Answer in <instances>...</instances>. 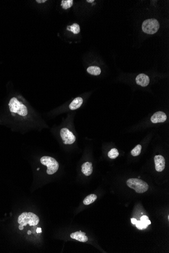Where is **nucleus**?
Wrapping results in <instances>:
<instances>
[{
    "label": "nucleus",
    "instance_id": "nucleus-1",
    "mask_svg": "<svg viewBox=\"0 0 169 253\" xmlns=\"http://www.w3.org/2000/svg\"><path fill=\"white\" fill-rule=\"evenodd\" d=\"M40 221L38 217L32 212H23L18 217V223L19 224V229L23 230V227L29 225L36 226Z\"/></svg>",
    "mask_w": 169,
    "mask_h": 253
},
{
    "label": "nucleus",
    "instance_id": "nucleus-2",
    "mask_svg": "<svg viewBox=\"0 0 169 253\" xmlns=\"http://www.w3.org/2000/svg\"><path fill=\"white\" fill-rule=\"evenodd\" d=\"M127 184L129 188L134 190L137 193L142 194L148 190V184L143 180L138 178H130L127 181Z\"/></svg>",
    "mask_w": 169,
    "mask_h": 253
},
{
    "label": "nucleus",
    "instance_id": "nucleus-3",
    "mask_svg": "<svg viewBox=\"0 0 169 253\" xmlns=\"http://www.w3.org/2000/svg\"><path fill=\"white\" fill-rule=\"evenodd\" d=\"M9 106L12 113H17L22 116H25L28 114L27 107L15 97L11 99L9 103Z\"/></svg>",
    "mask_w": 169,
    "mask_h": 253
},
{
    "label": "nucleus",
    "instance_id": "nucleus-4",
    "mask_svg": "<svg viewBox=\"0 0 169 253\" xmlns=\"http://www.w3.org/2000/svg\"><path fill=\"white\" fill-rule=\"evenodd\" d=\"M41 163L47 167V173L52 175L56 173L59 168V163L53 158L49 156H43L41 158Z\"/></svg>",
    "mask_w": 169,
    "mask_h": 253
},
{
    "label": "nucleus",
    "instance_id": "nucleus-5",
    "mask_svg": "<svg viewBox=\"0 0 169 253\" xmlns=\"http://www.w3.org/2000/svg\"><path fill=\"white\" fill-rule=\"evenodd\" d=\"M160 28L159 21L156 19H147L143 22L142 28L144 33L152 35L158 31Z\"/></svg>",
    "mask_w": 169,
    "mask_h": 253
},
{
    "label": "nucleus",
    "instance_id": "nucleus-6",
    "mask_svg": "<svg viewBox=\"0 0 169 253\" xmlns=\"http://www.w3.org/2000/svg\"><path fill=\"white\" fill-rule=\"evenodd\" d=\"M60 136L65 145H71L76 140L75 136L67 128H63L61 129Z\"/></svg>",
    "mask_w": 169,
    "mask_h": 253
},
{
    "label": "nucleus",
    "instance_id": "nucleus-7",
    "mask_svg": "<svg viewBox=\"0 0 169 253\" xmlns=\"http://www.w3.org/2000/svg\"><path fill=\"white\" fill-rule=\"evenodd\" d=\"M154 163L156 170L161 172L165 168L166 162L165 158L161 155H156L154 157Z\"/></svg>",
    "mask_w": 169,
    "mask_h": 253
},
{
    "label": "nucleus",
    "instance_id": "nucleus-8",
    "mask_svg": "<svg viewBox=\"0 0 169 253\" xmlns=\"http://www.w3.org/2000/svg\"><path fill=\"white\" fill-rule=\"evenodd\" d=\"M167 118V115L163 112L158 111L154 113L151 117V121L153 123L164 122Z\"/></svg>",
    "mask_w": 169,
    "mask_h": 253
},
{
    "label": "nucleus",
    "instance_id": "nucleus-9",
    "mask_svg": "<svg viewBox=\"0 0 169 253\" xmlns=\"http://www.w3.org/2000/svg\"><path fill=\"white\" fill-rule=\"evenodd\" d=\"M136 82L137 84L139 85L145 87L147 86L149 83V77L145 74H140L136 78Z\"/></svg>",
    "mask_w": 169,
    "mask_h": 253
},
{
    "label": "nucleus",
    "instance_id": "nucleus-10",
    "mask_svg": "<svg viewBox=\"0 0 169 253\" xmlns=\"http://www.w3.org/2000/svg\"><path fill=\"white\" fill-rule=\"evenodd\" d=\"M70 236L73 239H75L79 242H83V243L87 242L88 240V238L86 236V234L81 231L72 233Z\"/></svg>",
    "mask_w": 169,
    "mask_h": 253
},
{
    "label": "nucleus",
    "instance_id": "nucleus-11",
    "mask_svg": "<svg viewBox=\"0 0 169 253\" xmlns=\"http://www.w3.org/2000/svg\"><path fill=\"white\" fill-rule=\"evenodd\" d=\"M82 172L86 176L90 175L93 172L92 163L87 162L82 166Z\"/></svg>",
    "mask_w": 169,
    "mask_h": 253
},
{
    "label": "nucleus",
    "instance_id": "nucleus-12",
    "mask_svg": "<svg viewBox=\"0 0 169 253\" xmlns=\"http://www.w3.org/2000/svg\"><path fill=\"white\" fill-rule=\"evenodd\" d=\"M83 103V100L81 97H77L70 104L69 108L71 110L77 109L81 107Z\"/></svg>",
    "mask_w": 169,
    "mask_h": 253
},
{
    "label": "nucleus",
    "instance_id": "nucleus-13",
    "mask_svg": "<svg viewBox=\"0 0 169 253\" xmlns=\"http://www.w3.org/2000/svg\"><path fill=\"white\" fill-rule=\"evenodd\" d=\"M97 198V197L96 195L91 194L85 197V199H84L83 203L85 205H89L93 203V202L95 201Z\"/></svg>",
    "mask_w": 169,
    "mask_h": 253
},
{
    "label": "nucleus",
    "instance_id": "nucleus-14",
    "mask_svg": "<svg viewBox=\"0 0 169 253\" xmlns=\"http://www.w3.org/2000/svg\"><path fill=\"white\" fill-rule=\"evenodd\" d=\"M87 71L89 74L93 75H99L101 72V69L97 66H90L87 68Z\"/></svg>",
    "mask_w": 169,
    "mask_h": 253
},
{
    "label": "nucleus",
    "instance_id": "nucleus-15",
    "mask_svg": "<svg viewBox=\"0 0 169 253\" xmlns=\"http://www.w3.org/2000/svg\"><path fill=\"white\" fill-rule=\"evenodd\" d=\"M67 29L68 31H71L74 34H78L80 32V27L78 24L73 23L71 26H67Z\"/></svg>",
    "mask_w": 169,
    "mask_h": 253
},
{
    "label": "nucleus",
    "instance_id": "nucleus-16",
    "mask_svg": "<svg viewBox=\"0 0 169 253\" xmlns=\"http://www.w3.org/2000/svg\"><path fill=\"white\" fill-rule=\"evenodd\" d=\"M73 0H62L61 6L64 9H67L73 6Z\"/></svg>",
    "mask_w": 169,
    "mask_h": 253
},
{
    "label": "nucleus",
    "instance_id": "nucleus-17",
    "mask_svg": "<svg viewBox=\"0 0 169 253\" xmlns=\"http://www.w3.org/2000/svg\"><path fill=\"white\" fill-rule=\"evenodd\" d=\"M119 151L115 148H113V149H111V150L109 151L108 153V157L112 159H115V158H117L119 156Z\"/></svg>",
    "mask_w": 169,
    "mask_h": 253
},
{
    "label": "nucleus",
    "instance_id": "nucleus-18",
    "mask_svg": "<svg viewBox=\"0 0 169 253\" xmlns=\"http://www.w3.org/2000/svg\"><path fill=\"white\" fill-rule=\"evenodd\" d=\"M142 149V146L140 145H138L135 147L132 151H131V155L133 156H137L139 155L141 153Z\"/></svg>",
    "mask_w": 169,
    "mask_h": 253
},
{
    "label": "nucleus",
    "instance_id": "nucleus-19",
    "mask_svg": "<svg viewBox=\"0 0 169 253\" xmlns=\"http://www.w3.org/2000/svg\"><path fill=\"white\" fill-rule=\"evenodd\" d=\"M135 225H136L137 228L139 230L145 229L148 226V225H146V223H145L143 222L141 220L137 221Z\"/></svg>",
    "mask_w": 169,
    "mask_h": 253
},
{
    "label": "nucleus",
    "instance_id": "nucleus-20",
    "mask_svg": "<svg viewBox=\"0 0 169 253\" xmlns=\"http://www.w3.org/2000/svg\"><path fill=\"white\" fill-rule=\"evenodd\" d=\"M140 220L141 221H142L143 222L145 223H146V225H150L151 224V222H150V221L149 220V218H148V217L146 216V215H143V216H142L141 217Z\"/></svg>",
    "mask_w": 169,
    "mask_h": 253
},
{
    "label": "nucleus",
    "instance_id": "nucleus-21",
    "mask_svg": "<svg viewBox=\"0 0 169 253\" xmlns=\"http://www.w3.org/2000/svg\"><path fill=\"white\" fill-rule=\"evenodd\" d=\"M131 221L132 224H133V225H135V224L137 223V220L135 218H131Z\"/></svg>",
    "mask_w": 169,
    "mask_h": 253
},
{
    "label": "nucleus",
    "instance_id": "nucleus-22",
    "mask_svg": "<svg viewBox=\"0 0 169 253\" xmlns=\"http://www.w3.org/2000/svg\"><path fill=\"white\" fill-rule=\"evenodd\" d=\"M46 0H37L36 1V2L38 3H43L46 2Z\"/></svg>",
    "mask_w": 169,
    "mask_h": 253
},
{
    "label": "nucleus",
    "instance_id": "nucleus-23",
    "mask_svg": "<svg viewBox=\"0 0 169 253\" xmlns=\"http://www.w3.org/2000/svg\"><path fill=\"white\" fill-rule=\"evenodd\" d=\"M94 0H91V1H89V0H87V2H90V3H92V2H94Z\"/></svg>",
    "mask_w": 169,
    "mask_h": 253
}]
</instances>
